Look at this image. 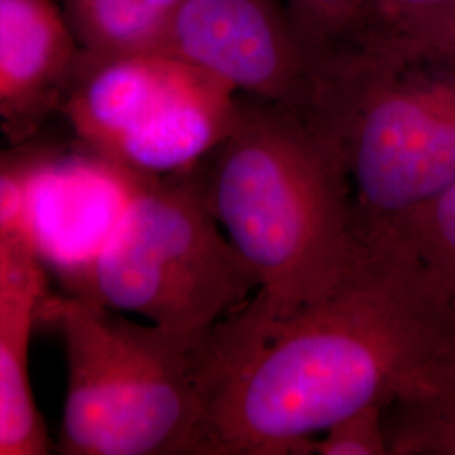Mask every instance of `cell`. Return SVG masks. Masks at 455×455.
<instances>
[{
	"instance_id": "18",
	"label": "cell",
	"mask_w": 455,
	"mask_h": 455,
	"mask_svg": "<svg viewBox=\"0 0 455 455\" xmlns=\"http://www.w3.org/2000/svg\"><path fill=\"white\" fill-rule=\"evenodd\" d=\"M455 0H366L356 28L393 31L452 5Z\"/></svg>"
},
{
	"instance_id": "1",
	"label": "cell",
	"mask_w": 455,
	"mask_h": 455,
	"mask_svg": "<svg viewBox=\"0 0 455 455\" xmlns=\"http://www.w3.org/2000/svg\"><path fill=\"white\" fill-rule=\"evenodd\" d=\"M368 244L324 299L276 321L250 302L197 342V455H309L331 425L420 390L454 349L455 312L419 260Z\"/></svg>"
},
{
	"instance_id": "7",
	"label": "cell",
	"mask_w": 455,
	"mask_h": 455,
	"mask_svg": "<svg viewBox=\"0 0 455 455\" xmlns=\"http://www.w3.org/2000/svg\"><path fill=\"white\" fill-rule=\"evenodd\" d=\"M144 180L90 150H51L34 171L20 214V231L44 268L73 291L127 212Z\"/></svg>"
},
{
	"instance_id": "16",
	"label": "cell",
	"mask_w": 455,
	"mask_h": 455,
	"mask_svg": "<svg viewBox=\"0 0 455 455\" xmlns=\"http://www.w3.org/2000/svg\"><path fill=\"white\" fill-rule=\"evenodd\" d=\"M49 152L44 147L0 150V243L22 235L20 214L26 189L34 171Z\"/></svg>"
},
{
	"instance_id": "11",
	"label": "cell",
	"mask_w": 455,
	"mask_h": 455,
	"mask_svg": "<svg viewBox=\"0 0 455 455\" xmlns=\"http://www.w3.org/2000/svg\"><path fill=\"white\" fill-rule=\"evenodd\" d=\"M182 0H63V14L86 60L159 52Z\"/></svg>"
},
{
	"instance_id": "6",
	"label": "cell",
	"mask_w": 455,
	"mask_h": 455,
	"mask_svg": "<svg viewBox=\"0 0 455 455\" xmlns=\"http://www.w3.org/2000/svg\"><path fill=\"white\" fill-rule=\"evenodd\" d=\"M159 52L199 68L238 95L302 114L319 63L278 0H182Z\"/></svg>"
},
{
	"instance_id": "8",
	"label": "cell",
	"mask_w": 455,
	"mask_h": 455,
	"mask_svg": "<svg viewBox=\"0 0 455 455\" xmlns=\"http://www.w3.org/2000/svg\"><path fill=\"white\" fill-rule=\"evenodd\" d=\"M240 95L206 71L188 73L105 157L132 171L167 178L195 171L233 129Z\"/></svg>"
},
{
	"instance_id": "10",
	"label": "cell",
	"mask_w": 455,
	"mask_h": 455,
	"mask_svg": "<svg viewBox=\"0 0 455 455\" xmlns=\"http://www.w3.org/2000/svg\"><path fill=\"white\" fill-rule=\"evenodd\" d=\"M48 295L44 267L0 291V455H43L51 449L28 368L31 332Z\"/></svg>"
},
{
	"instance_id": "9",
	"label": "cell",
	"mask_w": 455,
	"mask_h": 455,
	"mask_svg": "<svg viewBox=\"0 0 455 455\" xmlns=\"http://www.w3.org/2000/svg\"><path fill=\"white\" fill-rule=\"evenodd\" d=\"M80 49L52 0H0V108L12 122L66 90Z\"/></svg>"
},
{
	"instance_id": "14",
	"label": "cell",
	"mask_w": 455,
	"mask_h": 455,
	"mask_svg": "<svg viewBox=\"0 0 455 455\" xmlns=\"http://www.w3.org/2000/svg\"><path fill=\"white\" fill-rule=\"evenodd\" d=\"M309 455H390L385 407L374 403L331 425L312 440Z\"/></svg>"
},
{
	"instance_id": "15",
	"label": "cell",
	"mask_w": 455,
	"mask_h": 455,
	"mask_svg": "<svg viewBox=\"0 0 455 455\" xmlns=\"http://www.w3.org/2000/svg\"><path fill=\"white\" fill-rule=\"evenodd\" d=\"M295 26L315 49L356 29L366 0H287Z\"/></svg>"
},
{
	"instance_id": "12",
	"label": "cell",
	"mask_w": 455,
	"mask_h": 455,
	"mask_svg": "<svg viewBox=\"0 0 455 455\" xmlns=\"http://www.w3.org/2000/svg\"><path fill=\"white\" fill-rule=\"evenodd\" d=\"M390 455H455V347L422 388L385 410Z\"/></svg>"
},
{
	"instance_id": "17",
	"label": "cell",
	"mask_w": 455,
	"mask_h": 455,
	"mask_svg": "<svg viewBox=\"0 0 455 455\" xmlns=\"http://www.w3.org/2000/svg\"><path fill=\"white\" fill-rule=\"evenodd\" d=\"M385 33L393 34L410 48L455 58V2L430 16Z\"/></svg>"
},
{
	"instance_id": "2",
	"label": "cell",
	"mask_w": 455,
	"mask_h": 455,
	"mask_svg": "<svg viewBox=\"0 0 455 455\" xmlns=\"http://www.w3.org/2000/svg\"><path fill=\"white\" fill-rule=\"evenodd\" d=\"M206 203L259 282L251 306L276 321L336 291L368 251L346 165L307 116L240 97L212 152Z\"/></svg>"
},
{
	"instance_id": "4",
	"label": "cell",
	"mask_w": 455,
	"mask_h": 455,
	"mask_svg": "<svg viewBox=\"0 0 455 455\" xmlns=\"http://www.w3.org/2000/svg\"><path fill=\"white\" fill-rule=\"evenodd\" d=\"M41 317L65 341L61 454L197 455L199 341L73 293H49Z\"/></svg>"
},
{
	"instance_id": "5",
	"label": "cell",
	"mask_w": 455,
	"mask_h": 455,
	"mask_svg": "<svg viewBox=\"0 0 455 455\" xmlns=\"http://www.w3.org/2000/svg\"><path fill=\"white\" fill-rule=\"evenodd\" d=\"M73 295L201 341L243 310L259 282L206 203L195 171L144 176Z\"/></svg>"
},
{
	"instance_id": "13",
	"label": "cell",
	"mask_w": 455,
	"mask_h": 455,
	"mask_svg": "<svg viewBox=\"0 0 455 455\" xmlns=\"http://www.w3.org/2000/svg\"><path fill=\"white\" fill-rule=\"evenodd\" d=\"M390 238L419 260L455 312V182L385 240Z\"/></svg>"
},
{
	"instance_id": "19",
	"label": "cell",
	"mask_w": 455,
	"mask_h": 455,
	"mask_svg": "<svg viewBox=\"0 0 455 455\" xmlns=\"http://www.w3.org/2000/svg\"><path fill=\"white\" fill-rule=\"evenodd\" d=\"M36 267H43L24 236L0 243V291Z\"/></svg>"
},
{
	"instance_id": "3",
	"label": "cell",
	"mask_w": 455,
	"mask_h": 455,
	"mask_svg": "<svg viewBox=\"0 0 455 455\" xmlns=\"http://www.w3.org/2000/svg\"><path fill=\"white\" fill-rule=\"evenodd\" d=\"M304 115L341 154L368 243L455 182V58L355 29L321 49Z\"/></svg>"
}]
</instances>
